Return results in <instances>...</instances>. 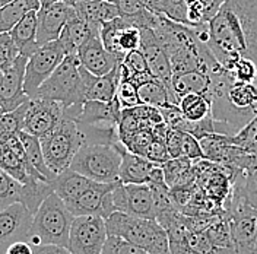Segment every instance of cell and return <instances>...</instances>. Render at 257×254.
I'll list each match as a JSON object with an SVG mask.
<instances>
[{"mask_svg": "<svg viewBox=\"0 0 257 254\" xmlns=\"http://www.w3.org/2000/svg\"><path fill=\"white\" fill-rule=\"evenodd\" d=\"M208 31L206 46L225 70L241 57L257 63V0H226Z\"/></svg>", "mask_w": 257, "mask_h": 254, "instance_id": "1", "label": "cell"}, {"mask_svg": "<svg viewBox=\"0 0 257 254\" xmlns=\"http://www.w3.org/2000/svg\"><path fill=\"white\" fill-rule=\"evenodd\" d=\"M82 70L83 66L80 63L78 54H67L34 96H41L60 102L64 107L66 115L76 120L86 101Z\"/></svg>", "mask_w": 257, "mask_h": 254, "instance_id": "2", "label": "cell"}, {"mask_svg": "<svg viewBox=\"0 0 257 254\" xmlns=\"http://www.w3.org/2000/svg\"><path fill=\"white\" fill-rule=\"evenodd\" d=\"M108 235H115L152 254H171L168 232L157 219L132 216L115 210L105 219Z\"/></svg>", "mask_w": 257, "mask_h": 254, "instance_id": "3", "label": "cell"}, {"mask_svg": "<svg viewBox=\"0 0 257 254\" xmlns=\"http://www.w3.org/2000/svg\"><path fill=\"white\" fill-rule=\"evenodd\" d=\"M73 219L75 215L69 210L63 199L51 193L35 212L27 241L32 245L54 244L69 247Z\"/></svg>", "mask_w": 257, "mask_h": 254, "instance_id": "4", "label": "cell"}, {"mask_svg": "<svg viewBox=\"0 0 257 254\" xmlns=\"http://www.w3.org/2000/svg\"><path fill=\"white\" fill-rule=\"evenodd\" d=\"M120 143L86 142L75 155L70 168L98 183H117L121 152Z\"/></svg>", "mask_w": 257, "mask_h": 254, "instance_id": "5", "label": "cell"}, {"mask_svg": "<svg viewBox=\"0 0 257 254\" xmlns=\"http://www.w3.org/2000/svg\"><path fill=\"white\" fill-rule=\"evenodd\" d=\"M40 141L48 168L59 175L70 167L78 151L86 143V135L75 118L64 115L59 126Z\"/></svg>", "mask_w": 257, "mask_h": 254, "instance_id": "6", "label": "cell"}, {"mask_svg": "<svg viewBox=\"0 0 257 254\" xmlns=\"http://www.w3.org/2000/svg\"><path fill=\"white\" fill-rule=\"evenodd\" d=\"M225 215L229 222L235 254H257V209L242 196L232 193Z\"/></svg>", "mask_w": 257, "mask_h": 254, "instance_id": "7", "label": "cell"}, {"mask_svg": "<svg viewBox=\"0 0 257 254\" xmlns=\"http://www.w3.org/2000/svg\"><path fill=\"white\" fill-rule=\"evenodd\" d=\"M226 0H160L149 9L187 27H202L210 22Z\"/></svg>", "mask_w": 257, "mask_h": 254, "instance_id": "8", "label": "cell"}, {"mask_svg": "<svg viewBox=\"0 0 257 254\" xmlns=\"http://www.w3.org/2000/svg\"><path fill=\"white\" fill-rule=\"evenodd\" d=\"M66 51L59 40L40 46L28 57L24 91L30 96H34L40 86L53 75V72L59 67L66 57Z\"/></svg>", "mask_w": 257, "mask_h": 254, "instance_id": "9", "label": "cell"}, {"mask_svg": "<svg viewBox=\"0 0 257 254\" xmlns=\"http://www.w3.org/2000/svg\"><path fill=\"white\" fill-rule=\"evenodd\" d=\"M107 238V225L102 216H75L67 248L72 254H102Z\"/></svg>", "mask_w": 257, "mask_h": 254, "instance_id": "10", "label": "cell"}, {"mask_svg": "<svg viewBox=\"0 0 257 254\" xmlns=\"http://www.w3.org/2000/svg\"><path fill=\"white\" fill-rule=\"evenodd\" d=\"M112 202L115 210L132 216L157 219L154 194L149 184H124L118 181L112 190Z\"/></svg>", "mask_w": 257, "mask_h": 254, "instance_id": "11", "label": "cell"}, {"mask_svg": "<svg viewBox=\"0 0 257 254\" xmlns=\"http://www.w3.org/2000/svg\"><path fill=\"white\" fill-rule=\"evenodd\" d=\"M101 40L105 48L123 62L128 51L141 48L142 32L127 18L118 16L101 27Z\"/></svg>", "mask_w": 257, "mask_h": 254, "instance_id": "12", "label": "cell"}, {"mask_svg": "<svg viewBox=\"0 0 257 254\" xmlns=\"http://www.w3.org/2000/svg\"><path fill=\"white\" fill-rule=\"evenodd\" d=\"M64 115L66 111L60 102L41 96H32L25 115L24 130L38 139H43L59 126Z\"/></svg>", "mask_w": 257, "mask_h": 254, "instance_id": "13", "label": "cell"}, {"mask_svg": "<svg viewBox=\"0 0 257 254\" xmlns=\"http://www.w3.org/2000/svg\"><path fill=\"white\" fill-rule=\"evenodd\" d=\"M34 213L24 203H15L0 210V254L16 241H27Z\"/></svg>", "mask_w": 257, "mask_h": 254, "instance_id": "14", "label": "cell"}, {"mask_svg": "<svg viewBox=\"0 0 257 254\" xmlns=\"http://www.w3.org/2000/svg\"><path fill=\"white\" fill-rule=\"evenodd\" d=\"M117 183H95L92 187L83 191L79 197L66 205L75 216L98 215L107 219L112 212H115V206L112 202V190Z\"/></svg>", "mask_w": 257, "mask_h": 254, "instance_id": "15", "label": "cell"}, {"mask_svg": "<svg viewBox=\"0 0 257 254\" xmlns=\"http://www.w3.org/2000/svg\"><path fill=\"white\" fill-rule=\"evenodd\" d=\"M27 63L28 57L21 54L9 69L3 70L0 83V114L14 111L30 99L24 91Z\"/></svg>", "mask_w": 257, "mask_h": 254, "instance_id": "16", "label": "cell"}, {"mask_svg": "<svg viewBox=\"0 0 257 254\" xmlns=\"http://www.w3.org/2000/svg\"><path fill=\"white\" fill-rule=\"evenodd\" d=\"M75 15H76L75 8L66 2L43 5L37 12V18H38L37 43H38V46H44L47 43L59 40L66 24Z\"/></svg>", "mask_w": 257, "mask_h": 254, "instance_id": "17", "label": "cell"}, {"mask_svg": "<svg viewBox=\"0 0 257 254\" xmlns=\"http://www.w3.org/2000/svg\"><path fill=\"white\" fill-rule=\"evenodd\" d=\"M141 32H142V43H141L139 50L146 57L151 75L157 79L162 80L173 91V70H171V63H170V57L167 51L161 46L157 35L151 28L144 27L141 28Z\"/></svg>", "mask_w": 257, "mask_h": 254, "instance_id": "18", "label": "cell"}, {"mask_svg": "<svg viewBox=\"0 0 257 254\" xmlns=\"http://www.w3.org/2000/svg\"><path fill=\"white\" fill-rule=\"evenodd\" d=\"M82 66L89 70L92 75L102 76L110 73L114 67H117L118 63H121L112 53H110L102 40H101V32L94 34L78 51Z\"/></svg>", "mask_w": 257, "mask_h": 254, "instance_id": "19", "label": "cell"}, {"mask_svg": "<svg viewBox=\"0 0 257 254\" xmlns=\"http://www.w3.org/2000/svg\"><path fill=\"white\" fill-rule=\"evenodd\" d=\"M121 111L123 108L117 96L110 102L88 99L85 101L76 121L82 126L118 127V123L121 120Z\"/></svg>", "mask_w": 257, "mask_h": 254, "instance_id": "20", "label": "cell"}, {"mask_svg": "<svg viewBox=\"0 0 257 254\" xmlns=\"http://www.w3.org/2000/svg\"><path fill=\"white\" fill-rule=\"evenodd\" d=\"M120 152H121V165H120V173H118L120 183L148 184L152 171L155 170L158 164L128 151L123 142L120 143Z\"/></svg>", "mask_w": 257, "mask_h": 254, "instance_id": "21", "label": "cell"}, {"mask_svg": "<svg viewBox=\"0 0 257 254\" xmlns=\"http://www.w3.org/2000/svg\"><path fill=\"white\" fill-rule=\"evenodd\" d=\"M120 64V63H118ZM83 80H85V92H86V101L88 99H96L110 102L117 95V88L121 80L120 67H114L110 73L96 76L92 75L89 70L83 67Z\"/></svg>", "mask_w": 257, "mask_h": 254, "instance_id": "22", "label": "cell"}, {"mask_svg": "<svg viewBox=\"0 0 257 254\" xmlns=\"http://www.w3.org/2000/svg\"><path fill=\"white\" fill-rule=\"evenodd\" d=\"M101 32V27L94 25L83 18L75 15L63 28L59 37L66 54H78L79 48L94 35Z\"/></svg>", "mask_w": 257, "mask_h": 254, "instance_id": "23", "label": "cell"}, {"mask_svg": "<svg viewBox=\"0 0 257 254\" xmlns=\"http://www.w3.org/2000/svg\"><path fill=\"white\" fill-rule=\"evenodd\" d=\"M213 75V73H212ZM205 72H189L173 78V92L177 102L187 94H202L210 99L213 91V76ZM212 101V99H210Z\"/></svg>", "mask_w": 257, "mask_h": 254, "instance_id": "24", "label": "cell"}, {"mask_svg": "<svg viewBox=\"0 0 257 254\" xmlns=\"http://www.w3.org/2000/svg\"><path fill=\"white\" fill-rule=\"evenodd\" d=\"M95 183L98 181L88 178L86 175L79 174L78 171H75L69 167L63 173L57 175L51 184H53L54 193L63 199L64 203H70L72 200L79 197L83 191L92 187Z\"/></svg>", "mask_w": 257, "mask_h": 254, "instance_id": "25", "label": "cell"}, {"mask_svg": "<svg viewBox=\"0 0 257 254\" xmlns=\"http://www.w3.org/2000/svg\"><path fill=\"white\" fill-rule=\"evenodd\" d=\"M73 8L76 15L98 27H102L104 24L121 16L118 6L112 0H89Z\"/></svg>", "mask_w": 257, "mask_h": 254, "instance_id": "26", "label": "cell"}, {"mask_svg": "<svg viewBox=\"0 0 257 254\" xmlns=\"http://www.w3.org/2000/svg\"><path fill=\"white\" fill-rule=\"evenodd\" d=\"M38 11H31L24 16L15 28L9 32L16 43L22 56L30 57L32 53L40 47L37 43V30H38V18H37Z\"/></svg>", "mask_w": 257, "mask_h": 254, "instance_id": "27", "label": "cell"}, {"mask_svg": "<svg viewBox=\"0 0 257 254\" xmlns=\"http://www.w3.org/2000/svg\"><path fill=\"white\" fill-rule=\"evenodd\" d=\"M138 92H139L141 104H146L151 107L161 108L168 104H177L173 91L162 80L157 79L154 76L144 82L142 85H139Z\"/></svg>", "mask_w": 257, "mask_h": 254, "instance_id": "28", "label": "cell"}, {"mask_svg": "<svg viewBox=\"0 0 257 254\" xmlns=\"http://www.w3.org/2000/svg\"><path fill=\"white\" fill-rule=\"evenodd\" d=\"M41 8V0H14L0 8V34L11 32L15 25L31 11Z\"/></svg>", "mask_w": 257, "mask_h": 254, "instance_id": "29", "label": "cell"}, {"mask_svg": "<svg viewBox=\"0 0 257 254\" xmlns=\"http://www.w3.org/2000/svg\"><path fill=\"white\" fill-rule=\"evenodd\" d=\"M164 170L165 181L170 187L180 184H190L194 178V167L193 161L187 157L168 159L165 164L161 165Z\"/></svg>", "mask_w": 257, "mask_h": 254, "instance_id": "30", "label": "cell"}, {"mask_svg": "<svg viewBox=\"0 0 257 254\" xmlns=\"http://www.w3.org/2000/svg\"><path fill=\"white\" fill-rule=\"evenodd\" d=\"M234 171V191L242 196L251 206L257 209V155L253 164L244 170Z\"/></svg>", "mask_w": 257, "mask_h": 254, "instance_id": "31", "label": "cell"}, {"mask_svg": "<svg viewBox=\"0 0 257 254\" xmlns=\"http://www.w3.org/2000/svg\"><path fill=\"white\" fill-rule=\"evenodd\" d=\"M19 138L24 143V148H25V152H27V157L30 159L31 165L41 174L47 178L50 183L54 181V178L57 175L54 174L50 168H48L46 158H44V152H43V146H41V141L37 138V136H32L30 133H27L25 130H22L19 133Z\"/></svg>", "mask_w": 257, "mask_h": 254, "instance_id": "32", "label": "cell"}, {"mask_svg": "<svg viewBox=\"0 0 257 254\" xmlns=\"http://www.w3.org/2000/svg\"><path fill=\"white\" fill-rule=\"evenodd\" d=\"M178 107L187 120L199 121L212 115V101L202 94H187L181 96Z\"/></svg>", "mask_w": 257, "mask_h": 254, "instance_id": "33", "label": "cell"}, {"mask_svg": "<svg viewBox=\"0 0 257 254\" xmlns=\"http://www.w3.org/2000/svg\"><path fill=\"white\" fill-rule=\"evenodd\" d=\"M28 104L30 99L14 111L0 114V142L19 135L24 130V121L28 111Z\"/></svg>", "mask_w": 257, "mask_h": 254, "instance_id": "34", "label": "cell"}, {"mask_svg": "<svg viewBox=\"0 0 257 254\" xmlns=\"http://www.w3.org/2000/svg\"><path fill=\"white\" fill-rule=\"evenodd\" d=\"M21 56V51L9 32L0 34V69L6 70Z\"/></svg>", "mask_w": 257, "mask_h": 254, "instance_id": "35", "label": "cell"}, {"mask_svg": "<svg viewBox=\"0 0 257 254\" xmlns=\"http://www.w3.org/2000/svg\"><path fill=\"white\" fill-rule=\"evenodd\" d=\"M117 99L121 105V108H132L141 104L139 92H138V85L133 83L132 80L121 79L117 88Z\"/></svg>", "mask_w": 257, "mask_h": 254, "instance_id": "36", "label": "cell"}, {"mask_svg": "<svg viewBox=\"0 0 257 254\" xmlns=\"http://www.w3.org/2000/svg\"><path fill=\"white\" fill-rule=\"evenodd\" d=\"M228 72L241 82H257V63L251 59L241 57Z\"/></svg>", "mask_w": 257, "mask_h": 254, "instance_id": "37", "label": "cell"}, {"mask_svg": "<svg viewBox=\"0 0 257 254\" xmlns=\"http://www.w3.org/2000/svg\"><path fill=\"white\" fill-rule=\"evenodd\" d=\"M102 254H152L146 251L144 248L128 242L126 239L115 237V235H108L107 242L104 245Z\"/></svg>", "mask_w": 257, "mask_h": 254, "instance_id": "38", "label": "cell"}, {"mask_svg": "<svg viewBox=\"0 0 257 254\" xmlns=\"http://www.w3.org/2000/svg\"><path fill=\"white\" fill-rule=\"evenodd\" d=\"M112 2L118 6L121 16L127 18L132 22L139 19L148 11L144 0H112Z\"/></svg>", "mask_w": 257, "mask_h": 254, "instance_id": "39", "label": "cell"}, {"mask_svg": "<svg viewBox=\"0 0 257 254\" xmlns=\"http://www.w3.org/2000/svg\"><path fill=\"white\" fill-rule=\"evenodd\" d=\"M183 155L190 158L192 161L205 159V152L202 149L200 141L186 132H183Z\"/></svg>", "mask_w": 257, "mask_h": 254, "instance_id": "40", "label": "cell"}, {"mask_svg": "<svg viewBox=\"0 0 257 254\" xmlns=\"http://www.w3.org/2000/svg\"><path fill=\"white\" fill-rule=\"evenodd\" d=\"M160 110L164 121L171 129H178L181 126V123L186 120V115L183 114L181 108L177 104H168L165 107H161Z\"/></svg>", "mask_w": 257, "mask_h": 254, "instance_id": "41", "label": "cell"}, {"mask_svg": "<svg viewBox=\"0 0 257 254\" xmlns=\"http://www.w3.org/2000/svg\"><path fill=\"white\" fill-rule=\"evenodd\" d=\"M145 158H148L149 161L162 165L165 164L168 159H171L168 151H167V146L165 143L158 142V141H152V143L149 145V148L146 149V154H145Z\"/></svg>", "mask_w": 257, "mask_h": 254, "instance_id": "42", "label": "cell"}, {"mask_svg": "<svg viewBox=\"0 0 257 254\" xmlns=\"http://www.w3.org/2000/svg\"><path fill=\"white\" fill-rule=\"evenodd\" d=\"M165 146H167V151L171 158L184 157L183 155V132L177 130V129H170Z\"/></svg>", "mask_w": 257, "mask_h": 254, "instance_id": "43", "label": "cell"}, {"mask_svg": "<svg viewBox=\"0 0 257 254\" xmlns=\"http://www.w3.org/2000/svg\"><path fill=\"white\" fill-rule=\"evenodd\" d=\"M34 254H72L67 247L54 245V244H41L34 245Z\"/></svg>", "mask_w": 257, "mask_h": 254, "instance_id": "44", "label": "cell"}, {"mask_svg": "<svg viewBox=\"0 0 257 254\" xmlns=\"http://www.w3.org/2000/svg\"><path fill=\"white\" fill-rule=\"evenodd\" d=\"M6 254H34V245L30 244L28 241H16L14 242L9 248Z\"/></svg>", "mask_w": 257, "mask_h": 254, "instance_id": "45", "label": "cell"}, {"mask_svg": "<svg viewBox=\"0 0 257 254\" xmlns=\"http://www.w3.org/2000/svg\"><path fill=\"white\" fill-rule=\"evenodd\" d=\"M57 2H66V3H67V0H41V6H43V5H51V3H57Z\"/></svg>", "mask_w": 257, "mask_h": 254, "instance_id": "46", "label": "cell"}, {"mask_svg": "<svg viewBox=\"0 0 257 254\" xmlns=\"http://www.w3.org/2000/svg\"><path fill=\"white\" fill-rule=\"evenodd\" d=\"M83 2H89V0H67V3H69V5H72V6H76V5L83 3Z\"/></svg>", "mask_w": 257, "mask_h": 254, "instance_id": "47", "label": "cell"}, {"mask_svg": "<svg viewBox=\"0 0 257 254\" xmlns=\"http://www.w3.org/2000/svg\"><path fill=\"white\" fill-rule=\"evenodd\" d=\"M145 2V5H146V8L149 9L154 3H157V2H160V0H144Z\"/></svg>", "mask_w": 257, "mask_h": 254, "instance_id": "48", "label": "cell"}, {"mask_svg": "<svg viewBox=\"0 0 257 254\" xmlns=\"http://www.w3.org/2000/svg\"><path fill=\"white\" fill-rule=\"evenodd\" d=\"M11 2H14V0H0V8L6 6V5H8V3H11Z\"/></svg>", "mask_w": 257, "mask_h": 254, "instance_id": "49", "label": "cell"}, {"mask_svg": "<svg viewBox=\"0 0 257 254\" xmlns=\"http://www.w3.org/2000/svg\"><path fill=\"white\" fill-rule=\"evenodd\" d=\"M2 154H3V143L0 142V158H2Z\"/></svg>", "mask_w": 257, "mask_h": 254, "instance_id": "50", "label": "cell"}, {"mask_svg": "<svg viewBox=\"0 0 257 254\" xmlns=\"http://www.w3.org/2000/svg\"><path fill=\"white\" fill-rule=\"evenodd\" d=\"M2 79H3V70L0 69V83H2Z\"/></svg>", "mask_w": 257, "mask_h": 254, "instance_id": "51", "label": "cell"}]
</instances>
